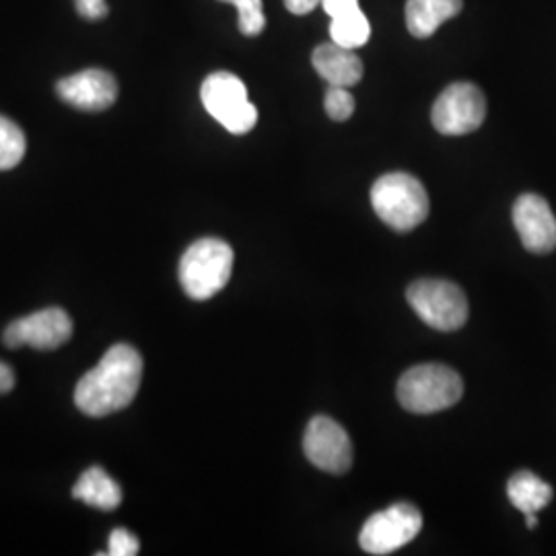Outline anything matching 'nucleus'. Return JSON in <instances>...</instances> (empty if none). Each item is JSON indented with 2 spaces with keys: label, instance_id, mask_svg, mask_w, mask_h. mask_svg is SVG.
I'll use <instances>...</instances> for the list:
<instances>
[{
  "label": "nucleus",
  "instance_id": "obj_1",
  "mask_svg": "<svg viewBox=\"0 0 556 556\" xmlns=\"http://www.w3.org/2000/svg\"><path fill=\"white\" fill-rule=\"evenodd\" d=\"M142 357L130 344L112 346L100 363L80 378L75 404L83 415L101 418L124 410L139 394Z\"/></svg>",
  "mask_w": 556,
  "mask_h": 556
},
{
  "label": "nucleus",
  "instance_id": "obj_2",
  "mask_svg": "<svg viewBox=\"0 0 556 556\" xmlns=\"http://www.w3.org/2000/svg\"><path fill=\"white\" fill-rule=\"evenodd\" d=\"M233 250L227 241L202 238L194 241L179 260V282L194 301L215 298L233 273Z\"/></svg>",
  "mask_w": 556,
  "mask_h": 556
},
{
  "label": "nucleus",
  "instance_id": "obj_3",
  "mask_svg": "<svg viewBox=\"0 0 556 556\" xmlns=\"http://www.w3.org/2000/svg\"><path fill=\"white\" fill-rule=\"evenodd\" d=\"M464 396V381L447 365L425 363L410 367L397 381L400 404L415 415H433L452 408Z\"/></svg>",
  "mask_w": 556,
  "mask_h": 556
},
{
  "label": "nucleus",
  "instance_id": "obj_4",
  "mask_svg": "<svg viewBox=\"0 0 556 556\" xmlns=\"http://www.w3.org/2000/svg\"><path fill=\"white\" fill-rule=\"evenodd\" d=\"M371 204L379 219L400 233L413 231L429 217L425 186L410 174H386L371 188Z\"/></svg>",
  "mask_w": 556,
  "mask_h": 556
},
{
  "label": "nucleus",
  "instance_id": "obj_5",
  "mask_svg": "<svg viewBox=\"0 0 556 556\" xmlns=\"http://www.w3.org/2000/svg\"><path fill=\"white\" fill-rule=\"evenodd\" d=\"M406 299L418 318L439 332H456L468 319L464 291L441 278H422L408 287Z\"/></svg>",
  "mask_w": 556,
  "mask_h": 556
},
{
  "label": "nucleus",
  "instance_id": "obj_6",
  "mask_svg": "<svg viewBox=\"0 0 556 556\" xmlns=\"http://www.w3.org/2000/svg\"><path fill=\"white\" fill-rule=\"evenodd\" d=\"M200 98L206 112L231 135H245L258 122L256 105L248 100L243 80L233 73L220 71L206 77L200 89Z\"/></svg>",
  "mask_w": 556,
  "mask_h": 556
},
{
  "label": "nucleus",
  "instance_id": "obj_7",
  "mask_svg": "<svg viewBox=\"0 0 556 556\" xmlns=\"http://www.w3.org/2000/svg\"><path fill=\"white\" fill-rule=\"evenodd\" d=\"M422 516L410 503H396L369 517L361 530V548L369 555H392L418 536Z\"/></svg>",
  "mask_w": 556,
  "mask_h": 556
},
{
  "label": "nucleus",
  "instance_id": "obj_8",
  "mask_svg": "<svg viewBox=\"0 0 556 556\" xmlns=\"http://www.w3.org/2000/svg\"><path fill=\"white\" fill-rule=\"evenodd\" d=\"M486 118V100L472 83H454L439 96L431 119L445 137H464L478 130Z\"/></svg>",
  "mask_w": 556,
  "mask_h": 556
},
{
  "label": "nucleus",
  "instance_id": "obj_9",
  "mask_svg": "<svg viewBox=\"0 0 556 556\" xmlns=\"http://www.w3.org/2000/svg\"><path fill=\"white\" fill-rule=\"evenodd\" d=\"M303 452L307 459L324 472L344 475L353 464V445L349 433L328 417L309 420L303 438Z\"/></svg>",
  "mask_w": 556,
  "mask_h": 556
},
{
  "label": "nucleus",
  "instance_id": "obj_10",
  "mask_svg": "<svg viewBox=\"0 0 556 556\" xmlns=\"http://www.w3.org/2000/svg\"><path fill=\"white\" fill-rule=\"evenodd\" d=\"M73 334V321L60 307H48L31 316L15 319L4 330V344L9 349L31 346L38 351H56Z\"/></svg>",
  "mask_w": 556,
  "mask_h": 556
},
{
  "label": "nucleus",
  "instance_id": "obj_11",
  "mask_svg": "<svg viewBox=\"0 0 556 556\" xmlns=\"http://www.w3.org/2000/svg\"><path fill=\"white\" fill-rule=\"evenodd\" d=\"M514 225L523 248L532 254L556 250V217L551 204L538 194H523L514 204Z\"/></svg>",
  "mask_w": 556,
  "mask_h": 556
},
{
  "label": "nucleus",
  "instance_id": "obj_12",
  "mask_svg": "<svg viewBox=\"0 0 556 556\" xmlns=\"http://www.w3.org/2000/svg\"><path fill=\"white\" fill-rule=\"evenodd\" d=\"M60 100L83 112H103L118 98V83L114 75L101 68H87L77 75L59 80Z\"/></svg>",
  "mask_w": 556,
  "mask_h": 556
},
{
  "label": "nucleus",
  "instance_id": "obj_13",
  "mask_svg": "<svg viewBox=\"0 0 556 556\" xmlns=\"http://www.w3.org/2000/svg\"><path fill=\"white\" fill-rule=\"evenodd\" d=\"M314 68L319 77L338 87H353L363 79V62L351 48H342L334 41L321 43L312 54Z\"/></svg>",
  "mask_w": 556,
  "mask_h": 556
},
{
  "label": "nucleus",
  "instance_id": "obj_14",
  "mask_svg": "<svg viewBox=\"0 0 556 556\" xmlns=\"http://www.w3.org/2000/svg\"><path fill=\"white\" fill-rule=\"evenodd\" d=\"M462 0H408L406 25L415 38H431L445 21L462 11Z\"/></svg>",
  "mask_w": 556,
  "mask_h": 556
},
{
  "label": "nucleus",
  "instance_id": "obj_15",
  "mask_svg": "<svg viewBox=\"0 0 556 556\" xmlns=\"http://www.w3.org/2000/svg\"><path fill=\"white\" fill-rule=\"evenodd\" d=\"M73 497L87 503L89 507H96L100 511H114L122 503V491L114 478L108 477L100 466L89 468L80 475Z\"/></svg>",
  "mask_w": 556,
  "mask_h": 556
},
{
  "label": "nucleus",
  "instance_id": "obj_16",
  "mask_svg": "<svg viewBox=\"0 0 556 556\" xmlns=\"http://www.w3.org/2000/svg\"><path fill=\"white\" fill-rule=\"evenodd\" d=\"M507 497L523 516L538 514L553 501V489L536 475L521 470L507 482Z\"/></svg>",
  "mask_w": 556,
  "mask_h": 556
},
{
  "label": "nucleus",
  "instance_id": "obj_17",
  "mask_svg": "<svg viewBox=\"0 0 556 556\" xmlns=\"http://www.w3.org/2000/svg\"><path fill=\"white\" fill-rule=\"evenodd\" d=\"M330 36H332V41L338 43V46L357 50V48L365 46L369 41L371 25H369V21L365 17V13L361 9H355L351 13L332 17Z\"/></svg>",
  "mask_w": 556,
  "mask_h": 556
},
{
  "label": "nucleus",
  "instance_id": "obj_18",
  "mask_svg": "<svg viewBox=\"0 0 556 556\" xmlns=\"http://www.w3.org/2000/svg\"><path fill=\"white\" fill-rule=\"evenodd\" d=\"M25 135L13 119L0 116V172L13 169L25 155Z\"/></svg>",
  "mask_w": 556,
  "mask_h": 556
},
{
  "label": "nucleus",
  "instance_id": "obj_19",
  "mask_svg": "<svg viewBox=\"0 0 556 556\" xmlns=\"http://www.w3.org/2000/svg\"><path fill=\"white\" fill-rule=\"evenodd\" d=\"M238 7L239 31L243 36H258L266 27V17L262 11V0H223Z\"/></svg>",
  "mask_w": 556,
  "mask_h": 556
},
{
  "label": "nucleus",
  "instance_id": "obj_20",
  "mask_svg": "<svg viewBox=\"0 0 556 556\" xmlns=\"http://www.w3.org/2000/svg\"><path fill=\"white\" fill-rule=\"evenodd\" d=\"M326 114L337 122H344L351 118L355 112V98L351 96L349 87H338V85H330L326 91Z\"/></svg>",
  "mask_w": 556,
  "mask_h": 556
},
{
  "label": "nucleus",
  "instance_id": "obj_21",
  "mask_svg": "<svg viewBox=\"0 0 556 556\" xmlns=\"http://www.w3.org/2000/svg\"><path fill=\"white\" fill-rule=\"evenodd\" d=\"M139 540L137 536H132L128 530H114L110 534V551L108 555L112 556H135L139 555Z\"/></svg>",
  "mask_w": 556,
  "mask_h": 556
},
{
  "label": "nucleus",
  "instance_id": "obj_22",
  "mask_svg": "<svg viewBox=\"0 0 556 556\" xmlns=\"http://www.w3.org/2000/svg\"><path fill=\"white\" fill-rule=\"evenodd\" d=\"M77 13L89 21H100L110 13L105 0H75Z\"/></svg>",
  "mask_w": 556,
  "mask_h": 556
},
{
  "label": "nucleus",
  "instance_id": "obj_23",
  "mask_svg": "<svg viewBox=\"0 0 556 556\" xmlns=\"http://www.w3.org/2000/svg\"><path fill=\"white\" fill-rule=\"evenodd\" d=\"M321 7L330 17H338L358 9V0H321Z\"/></svg>",
  "mask_w": 556,
  "mask_h": 556
},
{
  "label": "nucleus",
  "instance_id": "obj_24",
  "mask_svg": "<svg viewBox=\"0 0 556 556\" xmlns=\"http://www.w3.org/2000/svg\"><path fill=\"white\" fill-rule=\"evenodd\" d=\"M321 0H285V7L293 13V15H307L312 13Z\"/></svg>",
  "mask_w": 556,
  "mask_h": 556
},
{
  "label": "nucleus",
  "instance_id": "obj_25",
  "mask_svg": "<svg viewBox=\"0 0 556 556\" xmlns=\"http://www.w3.org/2000/svg\"><path fill=\"white\" fill-rule=\"evenodd\" d=\"M15 388V374L9 365L0 363V394H7Z\"/></svg>",
  "mask_w": 556,
  "mask_h": 556
},
{
  "label": "nucleus",
  "instance_id": "obj_26",
  "mask_svg": "<svg viewBox=\"0 0 556 556\" xmlns=\"http://www.w3.org/2000/svg\"><path fill=\"white\" fill-rule=\"evenodd\" d=\"M526 526H528V528H536V526H538L536 514H528V516H526Z\"/></svg>",
  "mask_w": 556,
  "mask_h": 556
}]
</instances>
